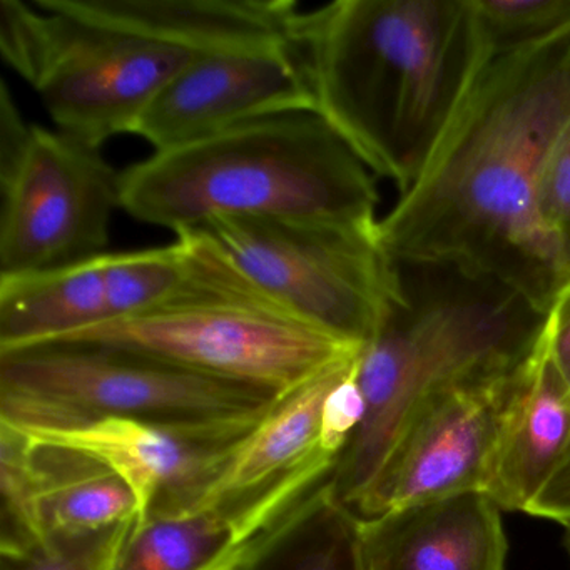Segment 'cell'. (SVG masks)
Instances as JSON below:
<instances>
[{"mask_svg":"<svg viewBox=\"0 0 570 570\" xmlns=\"http://www.w3.org/2000/svg\"><path fill=\"white\" fill-rule=\"evenodd\" d=\"M108 322L105 255L52 272L0 276V352L59 342Z\"/></svg>","mask_w":570,"mask_h":570,"instance_id":"obj_19","label":"cell"},{"mask_svg":"<svg viewBox=\"0 0 570 570\" xmlns=\"http://www.w3.org/2000/svg\"><path fill=\"white\" fill-rule=\"evenodd\" d=\"M425 269L403 275L405 303L365 343L356 380L365 415L326 483L358 515L413 413L432 396L515 372L539 342L543 316L492 279Z\"/></svg>","mask_w":570,"mask_h":570,"instance_id":"obj_3","label":"cell"},{"mask_svg":"<svg viewBox=\"0 0 570 570\" xmlns=\"http://www.w3.org/2000/svg\"><path fill=\"white\" fill-rule=\"evenodd\" d=\"M202 229L276 312L340 342L365 345L405 303L380 222L232 216Z\"/></svg>","mask_w":570,"mask_h":570,"instance_id":"obj_7","label":"cell"},{"mask_svg":"<svg viewBox=\"0 0 570 570\" xmlns=\"http://www.w3.org/2000/svg\"><path fill=\"white\" fill-rule=\"evenodd\" d=\"M563 546H566L567 556H569L570 560V523L566 525V533H563Z\"/></svg>","mask_w":570,"mask_h":570,"instance_id":"obj_27","label":"cell"},{"mask_svg":"<svg viewBox=\"0 0 570 570\" xmlns=\"http://www.w3.org/2000/svg\"><path fill=\"white\" fill-rule=\"evenodd\" d=\"M569 445L570 396L540 333L503 413L483 493L500 510L525 513Z\"/></svg>","mask_w":570,"mask_h":570,"instance_id":"obj_17","label":"cell"},{"mask_svg":"<svg viewBox=\"0 0 570 570\" xmlns=\"http://www.w3.org/2000/svg\"><path fill=\"white\" fill-rule=\"evenodd\" d=\"M315 111L296 41L199 55L156 96L135 136L155 151L218 135L243 122Z\"/></svg>","mask_w":570,"mask_h":570,"instance_id":"obj_12","label":"cell"},{"mask_svg":"<svg viewBox=\"0 0 570 570\" xmlns=\"http://www.w3.org/2000/svg\"><path fill=\"white\" fill-rule=\"evenodd\" d=\"M360 352L283 395L226 463L199 509L245 499L316 463L336 465L320 442L323 406L336 383L352 372Z\"/></svg>","mask_w":570,"mask_h":570,"instance_id":"obj_18","label":"cell"},{"mask_svg":"<svg viewBox=\"0 0 570 570\" xmlns=\"http://www.w3.org/2000/svg\"><path fill=\"white\" fill-rule=\"evenodd\" d=\"M330 473V465H313L235 502L141 517L116 570H235L253 543Z\"/></svg>","mask_w":570,"mask_h":570,"instance_id":"obj_14","label":"cell"},{"mask_svg":"<svg viewBox=\"0 0 570 570\" xmlns=\"http://www.w3.org/2000/svg\"><path fill=\"white\" fill-rule=\"evenodd\" d=\"M366 570H505L502 510L466 492L362 519Z\"/></svg>","mask_w":570,"mask_h":570,"instance_id":"obj_15","label":"cell"},{"mask_svg":"<svg viewBox=\"0 0 570 570\" xmlns=\"http://www.w3.org/2000/svg\"><path fill=\"white\" fill-rule=\"evenodd\" d=\"M492 49L515 48L570 24V0H470Z\"/></svg>","mask_w":570,"mask_h":570,"instance_id":"obj_22","label":"cell"},{"mask_svg":"<svg viewBox=\"0 0 570 570\" xmlns=\"http://www.w3.org/2000/svg\"><path fill=\"white\" fill-rule=\"evenodd\" d=\"M296 45L315 112L400 195L492 51L470 0H338L302 12Z\"/></svg>","mask_w":570,"mask_h":570,"instance_id":"obj_2","label":"cell"},{"mask_svg":"<svg viewBox=\"0 0 570 570\" xmlns=\"http://www.w3.org/2000/svg\"><path fill=\"white\" fill-rule=\"evenodd\" d=\"M525 362L509 375L453 386L426 400L406 423L360 519L483 492L503 413Z\"/></svg>","mask_w":570,"mask_h":570,"instance_id":"obj_11","label":"cell"},{"mask_svg":"<svg viewBox=\"0 0 570 570\" xmlns=\"http://www.w3.org/2000/svg\"><path fill=\"white\" fill-rule=\"evenodd\" d=\"M262 420L179 429L105 419L21 432L91 453L118 470L138 493L145 517L176 515L199 509L226 463Z\"/></svg>","mask_w":570,"mask_h":570,"instance_id":"obj_13","label":"cell"},{"mask_svg":"<svg viewBox=\"0 0 570 570\" xmlns=\"http://www.w3.org/2000/svg\"><path fill=\"white\" fill-rule=\"evenodd\" d=\"M59 342L135 350L202 375L262 386L279 395L363 348L268 306L238 299L181 303L115 320Z\"/></svg>","mask_w":570,"mask_h":570,"instance_id":"obj_8","label":"cell"},{"mask_svg":"<svg viewBox=\"0 0 570 570\" xmlns=\"http://www.w3.org/2000/svg\"><path fill=\"white\" fill-rule=\"evenodd\" d=\"M539 215L570 262V121L547 158L539 188Z\"/></svg>","mask_w":570,"mask_h":570,"instance_id":"obj_23","label":"cell"},{"mask_svg":"<svg viewBox=\"0 0 570 570\" xmlns=\"http://www.w3.org/2000/svg\"><path fill=\"white\" fill-rule=\"evenodd\" d=\"M537 519L552 520L562 523L563 527L570 523V445L566 455L560 460L556 472L550 476L549 482L540 490L539 495L532 500L527 512Z\"/></svg>","mask_w":570,"mask_h":570,"instance_id":"obj_26","label":"cell"},{"mask_svg":"<svg viewBox=\"0 0 570 570\" xmlns=\"http://www.w3.org/2000/svg\"><path fill=\"white\" fill-rule=\"evenodd\" d=\"M542 338L550 365L570 396V279L543 316Z\"/></svg>","mask_w":570,"mask_h":570,"instance_id":"obj_25","label":"cell"},{"mask_svg":"<svg viewBox=\"0 0 570 570\" xmlns=\"http://www.w3.org/2000/svg\"><path fill=\"white\" fill-rule=\"evenodd\" d=\"M0 276L52 272L108 253L121 173L101 148L35 125L0 163Z\"/></svg>","mask_w":570,"mask_h":570,"instance_id":"obj_9","label":"cell"},{"mask_svg":"<svg viewBox=\"0 0 570 570\" xmlns=\"http://www.w3.org/2000/svg\"><path fill=\"white\" fill-rule=\"evenodd\" d=\"M235 570H366L362 519L325 480L263 533Z\"/></svg>","mask_w":570,"mask_h":570,"instance_id":"obj_20","label":"cell"},{"mask_svg":"<svg viewBox=\"0 0 570 570\" xmlns=\"http://www.w3.org/2000/svg\"><path fill=\"white\" fill-rule=\"evenodd\" d=\"M283 395L119 346L58 342L0 352V423L58 430L119 419L198 429L265 419Z\"/></svg>","mask_w":570,"mask_h":570,"instance_id":"obj_5","label":"cell"},{"mask_svg":"<svg viewBox=\"0 0 570 570\" xmlns=\"http://www.w3.org/2000/svg\"><path fill=\"white\" fill-rule=\"evenodd\" d=\"M69 11L195 55L296 41L292 0H62Z\"/></svg>","mask_w":570,"mask_h":570,"instance_id":"obj_16","label":"cell"},{"mask_svg":"<svg viewBox=\"0 0 570 570\" xmlns=\"http://www.w3.org/2000/svg\"><path fill=\"white\" fill-rule=\"evenodd\" d=\"M141 515L89 532L55 537L19 556H2L0 570H116Z\"/></svg>","mask_w":570,"mask_h":570,"instance_id":"obj_21","label":"cell"},{"mask_svg":"<svg viewBox=\"0 0 570 570\" xmlns=\"http://www.w3.org/2000/svg\"><path fill=\"white\" fill-rule=\"evenodd\" d=\"M0 51L56 129L96 148L135 135L156 96L199 56L82 18L61 0H0Z\"/></svg>","mask_w":570,"mask_h":570,"instance_id":"obj_6","label":"cell"},{"mask_svg":"<svg viewBox=\"0 0 570 570\" xmlns=\"http://www.w3.org/2000/svg\"><path fill=\"white\" fill-rule=\"evenodd\" d=\"M141 515L131 483L91 453L0 423V556Z\"/></svg>","mask_w":570,"mask_h":570,"instance_id":"obj_10","label":"cell"},{"mask_svg":"<svg viewBox=\"0 0 570 570\" xmlns=\"http://www.w3.org/2000/svg\"><path fill=\"white\" fill-rule=\"evenodd\" d=\"M356 366L358 362L342 382L336 383L323 406L320 442L336 462L365 415V400L356 380Z\"/></svg>","mask_w":570,"mask_h":570,"instance_id":"obj_24","label":"cell"},{"mask_svg":"<svg viewBox=\"0 0 570 570\" xmlns=\"http://www.w3.org/2000/svg\"><path fill=\"white\" fill-rule=\"evenodd\" d=\"M375 175L315 111L243 122L121 173V209L176 235L218 218L376 225Z\"/></svg>","mask_w":570,"mask_h":570,"instance_id":"obj_4","label":"cell"},{"mask_svg":"<svg viewBox=\"0 0 570 570\" xmlns=\"http://www.w3.org/2000/svg\"><path fill=\"white\" fill-rule=\"evenodd\" d=\"M570 121V24L492 49L412 186L380 219L400 266L492 279L546 315L570 262L539 215L547 158Z\"/></svg>","mask_w":570,"mask_h":570,"instance_id":"obj_1","label":"cell"}]
</instances>
